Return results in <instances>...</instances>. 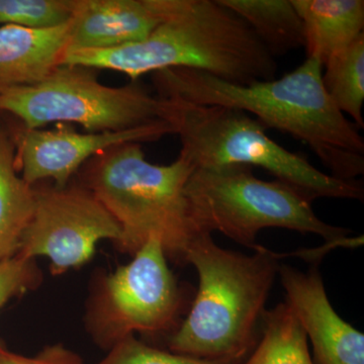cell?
Masks as SVG:
<instances>
[{"label":"cell","instance_id":"obj_6","mask_svg":"<svg viewBox=\"0 0 364 364\" xmlns=\"http://www.w3.org/2000/svg\"><path fill=\"white\" fill-rule=\"evenodd\" d=\"M186 196L200 231H219L253 250L259 248L257 235L267 228L315 234L331 248L363 243V237L348 238L350 230L322 221L298 191L279 181H262L249 166L196 168L186 182Z\"/></svg>","mask_w":364,"mask_h":364},{"label":"cell","instance_id":"obj_17","mask_svg":"<svg viewBox=\"0 0 364 364\" xmlns=\"http://www.w3.org/2000/svg\"><path fill=\"white\" fill-rule=\"evenodd\" d=\"M243 364H314L305 330L287 301L267 309L259 342Z\"/></svg>","mask_w":364,"mask_h":364},{"label":"cell","instance_id":"obj_11","mask_svg":"<svg viewBox=\"0 0 364 364\" xmlns=\"http://www.w3.org/2000/svg\"><path fill=\"white\" fill-rule=\"evenodd\" d=\"M318 262L304 272L280 264L286 301L312 342L314 364H364V335L333 309Z\"/></svg>","mask_w":364,"mask_h":364},{"label":"cell","instance_id":"obj_20","mask_svg":"<svg viewBox=\"0 0 364 364\" xmlns=\"http://www.w3.org/2000/svg\"><path fill=\"white\" fill-rule=\"evenodd\" d=\"M95 364H240L230 361L207 360L173 353L152 346L135 335L127 337L109 349V354Z\"/></svg>","mask_w":364,"mask_h":364},{"label":"cell","instance_id":"obj_7","mask_svg":"<svg viewBox=\"0 0 364 364\" xmlns=\"http://www.w3.org/2000/svg\"><path fill=\"white\" fill-rule=\"evenodd\" d=\"M0 114L28 129L73 123L88 133H102L170 123L172 102L153 95L138 80L111 87L97 80L95 69L60 65L36 85L0 95Z\"/></svg>","mask_w":364,"mask_h":364},{"label":"cell","instance_id":"obj_21","mask_svg":"<svg viewBox=\"0 0 364 364\" xmlns=\"http://www.w3.org/2000/svg\"><path fill=\"white\" fill-rule=\"evenodd\" d=\"M42 280L35 259L16 255L0 263V311L11 299L37 289Z\"/></svg>","mask_w":364,"mask_h":364},{"label":"cell","instance_id":"obj_15","mask_svg":"<svg viewBox=\"0 0 364 364\" xmlns=\"http://www.w3.org/2000/svg\"><path fill=\"white\" fill-rule=\"evenodd\" d=\"M35 203V188L18 174L13 136L0 119V263L18 253Z\"/></svg>","mask_w":364,"mask_h":364},{"label":"cell","instance_id":"obj_5","mask_svg":"<svg viewBox=\"0 0 364 364\" xmlns=\"http://www.w3.org/2000/svg\"><path fill=\"white\" fill-rule=\"evenodd\" d=\"M167 100L172 102L170 123L181 140L179 155L193 168L260 167L310 202L321 198L363 202V181H341L320 171L306 157L272 140L264 124L247 112L221 105Z\"/></svg>","mask_w":364,"mask_h":364},{"label":"cell","instance_id":"obj_14","mask_svg":"<svg viewBox=\"0 0 364 364\" xmlns=\"http://www.w3.org/2000/svg\"><path fill=\"white\" fill-rule=\"evenodd\" d=\"M303 21L306 57L323 67L364 33L363 0H291Z\"/></svg>","mask_w":364,"mask_h":364},{"label":"cell","instance_id":"obj_9","mask_svg":"<svg viewBox=\"0 0 364 364\" xmlns=\"http://www.w3.org/2000/svg\"><path fill=\"white\" fill-rule=\"evenodd\" d=\"M36 203L16 255L49 258L53 274L85 265L97 242L121 239V228L95 196L72 179L64 188L35 184Z\"/></svg>","mask_w":364,"mask_h":364},{"label":"cell","instance_id":"obj_12","mask_svg":"<svg viewBox=\"0 0 364 364\" xmlns=\"http://www.w3.org/2000/svg\"><path fill=\"white\" fill-rule=\"evenodd\" d=\"M169 6L170 0H73L66 53L142 42L162 23Z\"/></svg>","mask_w":364,"mask_h":364},{"label":"cell","instance_id":"obj_18","mask_svg":"<svg viewBox=\"0 0 364 364\" xmlns=\"http://www.w3.org/2000/svg\"><path fill=\"white\" fill-rule=\"evenodd\" d=\"M323 85L342 114L353 119L356 128H364V33L341 54L324 65Z\"/></svg>","mask_w":364,"mask_h":364},{"label":"cell","instance_id":"obj_8","mask_svg":"<svg viewBox=\"0 0 364 364\" xmlns=\"http://www.w3.org/2000/svg\"><path fill=\"white\" fill-rule=\"evenodd\" d=\"M161 242L151 237L130 263L93 282L85 327L109 351L136 333L166 341L181 324L188 296L167 263Z\"/></svg>","mask_w":364,"mask_h":364},{"label":"cell","instance_id":"obj_1","mask_svg":"<svg viewBox=\"0 0 364 364\" xmlns=\"http://www.w3.org/2000/svg\"><path fill=\"white\" fill-rule=\"evenodd\" d=\"M323 68L318 59L306 57L282 77L246 85L195 69L168 68L154 72L153 83L160 97L247 112L267 130L275 129L309 146L330 176L358 181L364 173V139L328 95Z\"/></svg>","mask_w":364,"mask_h":364},{"label":"cell","instance_id":"obj_10","mask_svg":"<svg viewBox=\"0 0 364 364\" xmlns=\"http://www.w3.org/2000/svg\"><path fill=\"white\" fill-rule=\"evenodd\" d=\"M6 124L13 136L16 168L21 178L30 186L51 179L57 188L70 183L90 158L112 146L156 142L176 133L166 121L102 133H79L64 124H59L55 130L28 129L14 119Z\"/></svg>","mask_w":364,"mask_h":364},{"label":"cell","instance_id":"obj_4","mask_svg":"<svg viewBox=\"0 0 364 364\" xmlns=\"http://www.w3.org/2000/svg\"><path fill=\"white\" fill-rule=\"evenodd\" d=\"M193 170L181 155L168 165L153 164L146 160L142 144L124 143L90 158L73 179L119 224L117 251L134 256L156 237L167 259L183 265L191 242L205 233L196 225L186 196Z\"/></svg>","mask_w":364,"mask_h":364},{"label":"cell","instance_id":"obj_3","mask_svg":"<svg viewBox=\"0 0 364 364\" xmlns=\"http://www.w3.org/2000/svg\"><path fill=\"white\" fill-rule=\"evenodd\" d=\"M280 256L259 246L247 255L220 247L212 234L191 242L186 263L198 289L167 350L189 358L243 364L257 346Z\"/></svg>","mask_w":364,"mask_h":364},{"label":"cell","instance_id":"obj_13","mask_svg":"<svg viewBox=\"0 0 364 364\" xmlns=\"http://www.w3.org/2000/svg\"><path fill=\"white\" fill-rule=\"evenodd\" d=\"M69 21L51 28L0 26V95L40 82L63 61Z\"/></svg>","mask_w":364,"mask_h":364},{"label":"cell","instance_id":"obj_22","mask_svg":"<svg viewBox=\"0 0 364 364\" xmlns=\"http://www.w3.org/2000/svg\"><path fill=\"white\" fill-rule=\"evenodd\" d=\"M0 364H85L77 353L64 345L54 344L44 347L35 356H25L9 348L0 341Z\"/></svg>","mask_w":364,"mask_h":364},{"label":"cell","instance_id":"obj_19","mask_svg":"<svg viewBox=\"0 0 364 364\" xmlns=\"http://www.w3.org/2000/svg\"><path fill=\"white\" fill-rule=\"evenodd\" d=\"M73 0H0V26L51 28L70 21Z\"/></svg>","mask_w":364,"mask_h":364},{"label":"cell","instance_id":"obj_2","mask_svg":"<svg viewBox=\"0 0 364 364\" xmlns=\"http://www.w3.org/2000/svg\"><path fill=\"white\" fill-rule=\"evenodd\" d=\"M61 65L146 73L188 68L235 85L272 80L277 64L247 23L220 0H170L162 23L142 42L66 53Z\"/></svg>","mask_w":364,"mask_h":364},{"label":"cell","instance_id":"obj_16","mask_svg":"<svg viewBox=\"0 0 364 364\" xmlns=\"http://www.w3.org/2000/svg\"><path fill=\"white\" fill-rule=\"evenodd\" d=\"M245 21L275 58L305 47L303 21L291 0H220Z\"/></svg>","mask_w":364,"mask_h":364}]
</instances>
